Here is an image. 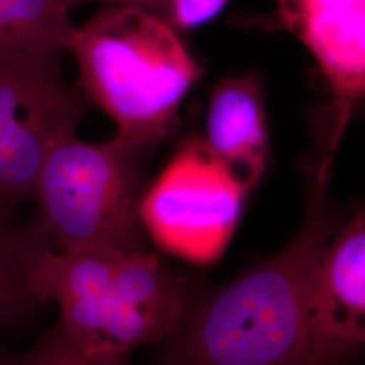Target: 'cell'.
<instances>
[{
  "label": "cell",
  "instance_id": "6da1fadb",
  "mask_svg": "<svg viewBox=\"0 0 365 365\" xmlns=\"http://www.w3.org/2000/svg\"><path fill=\"white\" fill-rule=\"evenodd\" d=\"M314 175L298 232L272 257L191 294L153 365H307L306 292L344 218Z\"/></svg>",
  "mask_w": 365,
  "mask_h": 365
},
{
  "label": "cell",
  "instance_id": "7a4b0ae2",
  "mask_svg": "<svg viewBox=\"0 0 365 365\" xmlns=\"http://www.w3.org/2000/svg\"><path fill=\"white\" fill-rule=\"evenodd\" d=\"M45 303L84 352L125 360L135 348L163 342L182 322L190 289L153 252L48 250L36 272Z\"/></svg>",
  "mask_w": 365,
  "mask_h": 365
},
{
  "label": "cell",
  "instance_id": "3957f363",
  "mask_svg": "<svg viewBox=\"0 0 365 365\" xmlns=\"http://www.w3.org/2000/svg\"><path fill=\"white\" fill-rule=\"evenodd\" d=\"M69 52L78 91L117 126L119 137L157 148L170 134L202 66L160 16L107 4L76 26Z\"/></svg>",
  "mask_w": 365,
  "mask_h": 365
},
{
  "label": "cell",
  "instance_id": "277c9868",
  "mask_svg": "<svg viewBox=\"0 0 365 365\" xmlns=\"http://www.w3.org/2000/svg\"><path fill=\"white\" fill-rule=\"evenodd\" d=\"M155 150L119 135L107 143L71 135L56 145L33 199L56 249L146 248L140 202Z\"/></svg>",
  "mask_w": 365,
  "mask_h": 365
},
{
  "label": "cell",
  "instance_id": "5b68a950",
  "mask_svg": "<svg viewBox=\"0 0 365 365\" xmlns=\"http://www.w3.org/2000/svg\"><path fill=\"white\" fill-rule=\"evenodd\" d=\"M63 56L0 57V215L34 199L53 148L76 135L88 102L66 81Z\"/></svg>",
  "mask_w": 365,
  "mask_h": 365
},
{
  "label": "cell",
  "instance_id": "8992f818",
  "mask_svg": "<svg viewBox=\"0 0 365 365\" xmlns=\"http://www.w3.org/2000/svg\"><path fill=\"white\" fill-rule=\"evenodd\" d=\"M249 192L203 140H190L144 190L140 217L160 248L207 264L229 245Z\"/></svg>",
  "mask_w": 365,
  "mask_h": 365
},
{
  "label": "cell",
  "instance_id": "52a82bcc",
  "mask_svg": "<svg viewBox=\"0 0 365 365\" xmlns=\"http://www.w3.org/2000/svg\"><path fill=\"white\" fill-rule=\"evenodd\" d=\"M274 26L312 53L329 93V128L318 167L331 170L365 92V0H276Z\"/></svg>",
  "mask_w": 365,
  "mask_h": 365
},
{
  "label": "cell",
  "instance_id": "ba28073f",
  "mask_svg": "<svg viewBox=\"0 0 365 365\" xmlns=\"http://www.w3.org/2000/svg\"><path fill=\"white\" fill-rule=\"evenodd\" d=\"M307 365H348L365 344V214L327 244L306 292Z\"/></svg>",
  "mask_w": 365,
  "mask_h": 365
},
{
  "label": "cell",
  "instance_id": "9c48e42d",
  "mask_svg": "<svg viewBox=\"0 0 365 365\" xmlns=\"http://www.w3.org/2000/svg\"><path fill=\"white\" fill-rule=\"evenodd\" d=\"M205 135L211 155L253 190L269 158L268 119L257 73L229 76L214 86Z\"/></svg>",
  "mask_w": 365,
  "mask_h": 365
},
{
  "label": "cell",
  "instance_id": "30bf717a",
  "mask_svg": "<svg viewBox=\"0 0 365 365\" xmlns=\"http://www.w3.org/2000/svg\"><path fill=\"white\" fill-rule=\"evenodd\" d=\"M52 248V237L39 218L15 223L0 215V339L25 331L46 304L37 292L36 272Z\"/></svg>",
  "mask_w": 365,
  "mask_h": 365
},
{
  "label": "cell",
  "instance_id": "8fae6325",
  "mask_svg": "<svg viewBox=\"0 0 365 365\" xmlns=\"http://www.w3.org/2000/svg\"><path fill=\"white\" fill-rule=\"evenodd\" d=\"M66 0H0V57L63 56L76 25Z\"/></svg>",
  "mask_w": 365,
  "mask_h": 365
},
{
  "label": "cell",
  "instance_id": "7c38bea8",
  "mask_svg": "<svg viewBox=\"0 0 365 365\" xmlns=\"http://www.w3.org/2000/svg\"><path fill=\"white\" fill-rule=\"evenodd\" d=\"M0 365H125V361L84 352L57 321L25 351L0 353Z\"/></svg>",
  "mask_w": 365,
  "mask_h": 365
},
{
  "label": "cell",
  "instance_id": "4fadbf2b",
  "mask_svg": "<svg viewBox=\"0 0 365 365\" xmlns=\"http://www.w3.org/2000/svg\"><path fill=\"white\" fill-rule=\"evenodd\" d=\"M229 0H170L160 15L173 30L190 31L214 19Z\"/></svg>",
  "mask_w": 365,
  "mask_h": 365
},
{
  "label": "cell",
  "instance_id": "5bb4252c",
  "mask_svg": "<svg viewBox=\"0 0 365 365\" xmlns=\"http://www.w3.org/2000/svg\"><path fill=\"white\" fill-rule=\"evenodd\" d=\"M170 0H66V6L69 10H72L73 7H78L81 4H87V3H99L102 6L107 4H117V6H131V7H137V9H143L145 11L155 14L157 16H160L163 10L165 9V6L168 4Z\"/></svg>",
  "mask_w": 365,
  "mask_h": 365
}]
</instances>
